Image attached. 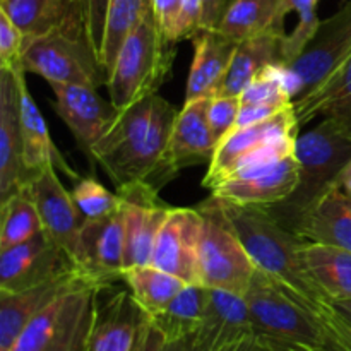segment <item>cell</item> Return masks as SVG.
I'll list each match as a JSON object with an SVG mask.
<instances>
[{
	"label": "cell",
	"mask_w": 351,
	"mask_h": 351,
	"mask_svg": "<svg viewBox=\"0 0 351 351\" xmlns=\"http://www.w3.org/2000/svg\"><path fill=\"white\" fill-rule=\"evenodd\" d=\"M336 184H338V187L351 199V160L345 165V168L339 171L338 178H336Z\"/></svg>",
	"instance_id": "obj_47"
},
{
	"label": "cell",
	"mask_w": 351,
	"mask_h": 351,
	"mask_svg": "<svg viewBox=\"0 0 351 351\" xmlns=\"http://www.w3.org/2000/svg\"><path fill=\"white\" fill-rule=\"evenodd\" d=\"M226 216L239 233L257 269L273 278L298 304L328 298L305 266L304 240L281 225L267 209L221 201Z\"/></svg>",
	"instance_id": "obj_1"
},
{
	"label": "cell",
	"mask_w": 351,
	"mask_h": 351,
	"mask_svg": "<svg viewBox=\"0 0 351 351\" xmlns=\"http://www.w3.org/2000/svg\"><path fill=\"white\" fill-rule=\"evenodd\" d=\"M125 219V254L123 271L153 263L158 235L171 206L160 201L158 192L146 184L120 189Z\"/></svg>",
	"instance_id": "obj_16"
},
{
	"label": "cell",
	"mask_w": 351,
	"mask_h": 351,
	"mask_svg": "<svg viewBox=\"0 0 351 351\" xmlns=\"http://www.w3.org/2000/svg\"><path fill=\"white\" fill-rule=\"evenodd\" d=\"M86 283L96 285L82 271L75 269L26 290L0 291V350L12 348L31 319L40 314L55 298Z\"/></svg>",
	"instance_id": "obj_20"
},
{
	"label": "cell",
	"mask_w": 351,
	"mask_h": 351,
	"mask_svg": "<svg viewBox=\"0 0 351 351\" xmlns=\"http://www.w3.org/2000/svg\"><path fill=\"white\" fill-rule=\"evenodd\" d=\"M19 89H21V134H23V161L29 178L40 173L48 163H53L55 168L67 177L77 180L79 175L72 170L71 165L64 160L60 151L51 141L47 122L38 108L36 101L31 96L26 82V72L19 71Z\"/></svg>",
	"instance_id": "obj_25"
},
{
	"label": "cell",
	"mask_w": 351,
	"mask_h": 351,
	"mask_svg": "<svg viewBox=\"0 0 351 351\" xmlns=\"http://www.w3.org/2000/svg\"><path fill=\"white\" fill-rule=\"evenodd\" d=\"M209 288L202 285H185L180 293L165 308L153 315H147V321L161 332L165 341L189 338L197 332L204 317L208 305Z\"/></svg>",
	"instance_id": "obj_31"
},
{
	"label": "cell",
	"mask_w": 351,
	"mask_h": 351,
	"mask_svg": "<svg viewBox=\"0 0 351 351\" xmlns=\"http://www.w3.org/2000/svg\"><path fill=\"white\" fill-rule=\"evenodd\" d=\"M74 182L75 184L72 187V197H74L75 206H77L84 221L106 218L110 215H115L122 208V195L112 194L96 178L79 177Z\"/></svg>",
	"instance_id": "obj_36"
},
{
	"label": "cell",
	"mask_w": 351,
	"mask_h": 351,
	"mask_svg": "<svg viewBox=\"0 0 351 351\" xmlns=\"http://www.w3.org/2000/svg\"><path fill=\"white\" fill-rule=\"evenodd\" d=\"M29 180L23 161L19 71L0 69V201Z\"/></svg>",
	"instance_id": "obj_19"
},
{
	"label": "cell",
	"mask_w": 351,
	"mask_h": 351,
	"mask_svg": "<svg viewBox=\"0 0 351 351\" xmlns=\"http://www.w3.org/2000/svg\"><path fill=\"white\" fill-rule=\"evenodd\" d=\"M177 113L170 101L156 95L153 119L146 134L130 146L98 161V167H101L112 178L117 191L137 184H146L151 187V180L163 160Z\"/></svg>",
	"instance_id": "obj_9"
},
{
	"label": "cell",
	"mask_w": 351,
	"mask_h": 351,
	"mask_svg": "<svg viewBox=\"0 0 351 351\" xmlns=\"http://www.w3.org/2000/svg\"><path fill=\"white\" fill-rule=\"evenodd\" d=\"M351 57V2L322 21L304 53L285 67L293 99L314 88L332 69Z\"/></svg>",
	"instance_id": "obj_11"
},
{
	"label": "cell",
	"mask_w": 351,
	"mask_h": 351,
	"mask_svg": "<svg viewBox=\"0 0 351 351\" xmlns=\"http://www.w3.org/2000/svg\"><path fill=\"white\" fill-rule=\"evenodd\" d=\"M149 9L151 0H110L101 53V67L106 77L125 38L143 21Z\"/></svg>",
	"instance_id": "obj_34"
},
{
	"label": "cell",
	"mask_w": 351,
	"mask_h": 351,
	"mask_svg": "<svg viewBox=\"0 0 351 351\" xmlns=\"http://www.w3.org/2000/svg\"><path fill=\"white\" fill-rule=\"evenodd\" d=\"M295 156L300 167V184L291 197L267 209L283 226L335 184L339 171L351 160V125L324 117L314 129L300 134L295 143Z\"/></svg>",
	"instance_id": "obj_3"
},
{
	"label": "cell",
	"mask_w": 351,
	"mask_h": 351,
	"mask_svg": "<svg viewBox=\"0 0 351 351\" xmlns=\"http://www.w3.org/2000/svg\"><path fill=\"white\" fill-rule=\"evenodd\" d=\"M300 129L293 106L261 122L235 127L218 143L202 185L213 191L235 175L293 153Z\"/></svg>",
	"instance_id": "obj_4"
},
{
	"label": "cell",
	"mask_w": 351,
	"mask_h": 351,
	"mask_svg": "<svg viewBox=\"0 0 351 351\" xmlns=\"http://www.w3.org/2000/svg\"><path fill=\"white\" fill-rule=\"evenodd\" d=\"M163 351H202L195 343L194 336H189V338L175 339V341H165Z\"/></svg>",
	"instance_id": "obj_46"
},
{
	"label": "cell",
	"mask_w": 351,
	"mask_h": 351,
	"mask_svg": "<svg viewBox=\"0 0 351 351\" xmlns=\"http://www.w3.org/2000/svg\"><path fill=\"white\" fill-rule=\"evenodd\" d=\"M24 50V36L12 21L0 10V69L21 71V57ZM24 71V69H23Z\"/></svg>",
	"instance_id": "obj_40"
},
{
	"label": "cell",
	"mask_w": 351,
	"mask_h": 351,
	"mask_svg": "<svg viewBox=\"0 0 351 351\" xmlns=\"http://www.w3.org/2000/svg\"><path fill=\"white\" fill-rule=\"evenodd\" d=\"M254 335L249 307L242 295L209 288L208 305L194 335L202 351H219Z\"/></svg>",
	"instance_id": "obj_24"
},
{
	"label": "cell",
	"mask_w": 351,
	"mask_h": 351,
	"mask_svg": "<svg viewBox=\"0 0 351 351\" xmlns=\"http://www.w3.org/2000/svg\"><path fill=\"white\" fill-rule=\"evenodd\" d=\"M101 290L86 283L62 293L31 319L9 351H86Z\"/></svg>",
	"instance_id": "obj_5"
},
{
	"label": "cell",
	"mask_w": 351,
	"mask_h": 351,
	"mask_svg": "<svg viewBox=\"0 0 351 351\" xmlns=\"http://www.w3.org/2000/svg\"><path fill=\"white\" fill-rule=\"evenodd\" d=\"M332 307L346 319V321L351 322V300H339V302H332Z\"/></svg>",
	"instance_id": "obj_48"
},
{
	"label": "cell",
	"mask_w": 351,
	"mask_h": 351,
	"mask_svg": "<svg viewBox=\"0 0 351 351\" xmlns=\"http://www.w3.org/2000/svg\"><path fill=\"white\" fill-rule=\"evenodd\" d=\"M240 110H242V101L240 96H225L218 95L211 98L208 110L209 127L213 130V136L216 141H221L235 129L237 120H239Z\"/></svg>",
	"instance_id": "obj_39"
},
{
	"label": "cell",
	"mask_w": 351,
	"mask_h": 351,
	"mask_svg": "<svg viewBox=\"0 0 351 351\" xmlns=\"http://www.w3.org/2000/svg\"><path fill=\"white\" fill-rule=\"evenodd\" d=\"M122 281H125L134 300L143 308L146 317L167 307L187 285L180 278L161 271L153 264L125 269Z\"/></svg>",
	"instance_id": "obj_32"
},
{
	"label": "cell",
	"mask_w": 351,
	"mask_h": 351,
	"mask_svg": "<svg viewBox=\"0 0 351 351\" xmlns=\"http://www.w3.org/2000/svg\"><path fill=\"white\" fill-rule=\"evenodd\" d=\"M75 269L72 257L41 230L26 242L0 250V291L26 290Z\"/></svg>",
	"instance_id": "obj_12"
},
{
	"label": "cell",
	"mask_w": 351,
	"mask_h": 351,
	"mask_svg": "<svg viewBox=\"0 0 351 351\" xmlns=\"http://www.w3.org/2000/svg\"><path fill=\"white\" fill-rule=\"evenodd\" d=\"M194 58L185 88V101L215 98L228 74L237 45L216 29H201L192 38Z\"/></svg>",
	"instance_id": "obj_23"
},
{
	"label": "cell",
	"mask_w": 351,
	"mask_h": 351,
	"mask_svg": "<svg viewBox=\"0 0 351 351\" xmlns=\"http://www.w3.org/2000/svg\"><path fill=\"white\" fill-rule=\"evenodd\" d=\"M300 184V167L293 153L235 175L211 191L223 202L271 209L293 195Z\"/></svg>",
	"instance_id": "obj_13"
},
{
	"label": "cell",
	"mask_w": 351,
	"mask_h": 351,
	"mask_svg": "<svg viewBox=\"0 0 351 351\" xmlns=\"http://www.w3.org/2000/svg\"><path fill=\"white\" fill-rule=\"evenodd\" d=\"M184 0H151L154 19L163 31L165 36L173 43L177 41V24L180 17V9Z\"/></svg>",
	"instance_id": "obj_41"
},
{
	"label": "cell",
	"mask_w": 351,
	"mask_h": 351,
	"mask_svg": "<svg viewBox=\"0 0 351 351\" xmlns=\"http://www.w3.org/2000/svg\"><path fill=\"white\" fill-rule=\"evenodd\" d=\"M219 351H269V350H267L264 339L261 338L259 335L254 332V335L245 336V338L240 339V341L232 343V345Z\"/></svg>",
	"instance_id": "obj_45"
},
{
	"label": "cell",
	"mask_w": 351,
	"mask_h": 351,
	"mask_svg": "<svg viewBox=\"0 0 351 351\" xmlns=\"http://www.w3.org/2000/svg\"><path fill=\"white\" fill-rule=\"evenodd\" d=\"M209 103L211 98L185 101L177 113L163 160L151 180V187L156 192L185 168L211 163L218 141L209 127Z\"/></svg>",
	"instance_id": "obj_10"
},
{
	"label": "cell",
	"mask_w": 351,
	"mask_h": 351,
	"mask_svg": "<svg viewBox=\"0 0 351 351\" xmlns=\"http://www.w3.org/2000/svg\"><path fill=\"white\" fill-rule=\"evenodd\" d=\"M230 2L232 0H202L201 29H218Z\"/></svg>",
	"instance_id": "obj_42"
},
{
	"label": "cell",
	"mask_w": 351,
	"mask_h": 351,
	"mask_svg": "<svg viewBox=\"0 0 351 351\" xmlns=\"http://www.w3.org/2000/svg\"><path fill=\"white\" fill-rule=\"evenodd\" d=\"M266 343L267 350L269 351H328L322 346H314V345H305V343H290V341H280V339H271L261 336Z\"/></svg>",
	"instance_id": "obj_44"
},
{
	"label": "cell",
	"mask_w": 351,
	"mask_h": 351,
	"mask_svg": "<svg viewBox=\"0 0 351 351\" xmlns=\"http://www.w3.org/2000/svg\"><path fill=\"white\" fill-rule=\"evenodd\" d=\"M53 110L69 127L79 149L91 160L93 147L108 130L119 112L99 96L98 88L86 84H50Z\"/></svg>",
	"instance_id": "obj_17"
},
{
	"label": "cell",
	"mask_w": 351,
	"mask_h": 351,
	"mask_svg": "<svg viewBox=\"0 0 351 351\" xmlns=\"http://www.w3.org/2000/svg\"><path fill=\"white\" fill-rule=\"evenodd\" d=\"M57 171L53 163H48L27 185L40 213L43 232L74 261L84 219L75 206L72 192L64 187Z\"/></svg>",
	"instance_id": "obj_18"
},
{
	"label": "cell",
	"mask_w": 351,
	"mask_h": 351,
	"mask_svg": "<svg viewBox=\"0 0 351 351\" xmlns=\"http://www.w3.org/2000/svg\"><path fill=\"white\" fill-rule=\"evenodd\" d=\"M319 0H281V17L287 19L290 12L298 14L297 26L281 40L283 67H290L314 40L322 21L319 19Z\"/></svg>",
	"instance_id": "obj_35"
},
{
	"label": "cell",
	"mask_w": 351,
	"mask_h": 351,
	"mask_svg": "<svg viewBox=\"0 0 351 351\" xmlns=\"http://www.w3.org/2000/svg\"><path fill=\"white\" fill-rule=\"evenodd\" d=\"M108 3L110 0H77V5H79V10H81V17H82V27H84L86 41H88L93 53L96 55V58H98L99 65H101V53H103V41H105Z\"/></svg>",
	"instance_id": "obj_38"
},
{
	"label": "cell",
	"mask_w": 351,
	"mask_h": 351,
	"mask_svg": "<svg viewBox=\"0 0 351 351\" xmlns=\"http://www.w3.org/2000/svg\"><path fill=\"white\" fill-rule=\"evenodd\" d=\"M287 228L307 243L351 250V202L348 195L335 182L312 204L298 213Z\"/></svg>",
	"instance_id": "obj_21"
},
{
	"label": "cell",
	"mask_w": 351,
	"mask_h": 351,
	"mask_svg": "<svg viewBox=\"0 0 351 351\" xmlns=\"http://www.w3.org/2000/svg\"><path fill=\"white\" fill-rule=\"evenodd\" d=\"M0 250L23 243L43 230L29 185H23L5 201H0Z\"/></svg>",
	"instance_id": "obj_33"
},
{
	"label": "cell",
	"mask_w": 351,
	"mask_h": 351,
	"mask_svg": "<svg viewBox=\"0 0 351 351\" xmlns=\"http://www.w3.org/2000/svg\"><path fill=\"white\" fill-rule=\"evenodd\" d=\"M24 72L41 75L48 84H106L98 58L89 48L82 26H69L24 43Z\"/></svg>",
	"instance_id": "obj_7"
},
{
	"label": "cell",
	"mask_w": 351,
	"mask_h": 351,
	"mask_svg": "<svg viewBox=\"0 0 351 351\" xmlns=\"http://www.w3.org/2000/svg\"><path fill=\"white\" fill-rule=\"evenodd\" d=\"M197 208L202 215L199 247L202 287L245 297L257 271L256 263L233 228L219 199L211 195Z\"/></svg>",
	"instance_id": "obj_6"
},
{
	"label": "cell",
	"mask_w": 351,
	"mask_h": 351,
	"mask_svg": "<svg viewBox=\"0 0 351 351\" xmlns=\"http://www.w3.org/2000/svg\"><path fill=\"white\" fill-rule=\"evenodd\" d=\"M281 40L283 38L276 34H263L237 45L219 95L240 96L264 69L269 65H283Z\"/></svg>",
	"instance_id": "obj_29"
},
{
	"label": "cell",
	"mask_w": 351,
	"mask_h": 351,
	"mask_svg": "<svg viewBox=\"0 0 351 351\" xmlns=\"http://www.w3.org/2000/svg\"><path fill=\"white\" fill-rule=\"evenodd\" d=\"M0 10L23 33L24 43L69 26H82L77 0H0Z\"/></svg>",
	"instance_id": "obj_27"
},
{
	"label": "cell",
	"mask_w": 351,
	"mask_h": 351,
	"mask_svg": "<svg viewBox=\"0 0 351 351\" xmlns=\"http://www.w3.org/2000/svg\"><path fill=\"white\" fill-rule=\"evenodd\" d=\"M302 305V304H300ZM307 308L315 321L321 324L326 336L324 350L328 351H351V322L346 321L335 307L329 298L302 305Z\"/></svg>",
	"instance_id": "obj_37"
},
{
	"label": "cell",
	"mask_w": 351,
	"mask_h": 351,
	"mask_svg": "<svg viewBox=\"0 0 351 351\" xmlns=\"http://www.w3.org/2000/svg\"><path fill=\"white\" fill-rule=\"evenodd\" d=\"M216 31L235 43L263 34L285 38L287 29L281 17V0H232Z\"/></svg>",
	"instance_id": "obj_28"
},
{
	"label": "cell",
	"mask_w": 351,
	"mask_h": 351,
	"mask_svg": "<svg viewBox=\"0 0 351 351\" xmlns=\"http://www.w3.org/2000/svg\"><path fill=\"white\" fill-rule=\"evenodd\" d=\"M163 345L165 338L146 317V321L141 326L139 332H137L136 345H134L132 351H163Z\"/></svg>",
	"instance_id": "obj_43"
},
{
	"label": "cell",
	"mask_w": 351,
	"mask_h": 351,
	"mask_svg": "<svg viewBox=\"0 0 351 351\" xmlns=\"http://www.w3.org/2000/svg\"><path fill=\"white\" fill-rule=\"evenodd\" d=\"M348 199H350V197H348ZM350 202H351V199H350Z\"/></svg>",
	"instance_id": "obj_50"
},
{
	"label": "cell",
	"mask_w": 351,
	"mask_h": 351,
	"mask_svg": "<svg viewBox=\"0 0 351 351\" xmlns=\"http://www.w3.org/2000/svg\"><path fill=\"white\" fill-rule=\"evenodd\" d=\"M302 256L311 276L329 300H351V250L305 242Z\"/></svg>",
	"instance_id": "obj_30"
},
{
	"label": "cell",
	"mask_w": 351,
	"mask_h": 351,
	"mask_svg": "<svg viewBox=\"0 0 351 351\" xmlns=\"http://www.w3.org/2000/svg\"><path fill=\"white\" fill-rule=\"evenodd\" d=\"M0 351H9V350H0Z\"/></svg>",
	"instance_id": "obj_49"
},
{
	"label": "cell",
	"mask_w": 351,
	"mask_h": 351,
	"mask_svg": "<svg viewBox=\"0 0 351 351\" xmlns=\"http://www.w3.org/2000/svg\"><path fill=\"white\" fill-rule=\"evenodd\" d=\"M146 314L130 290H119L96 305L86 351H132Z\"/></svg>",
	"instance_id": "obj_22"
},
{
	"label": "cell",
	"mask_w": 351,
	"mask_h": 351,
	"mask_svg": "<svg viewBox=\"0 0 351 351\" xmlns=\"http://www.w3.org/2000/svg\"><path fill=\"white\" fill-rule=\"evenodd\" d=\"M125 219L120 211L106 218L82 223L74 263L82 273L101 288H110L123 276Z\"/></svg>",
	"instance_id": "obj_14"
},
{
	"label": "cell",
	"mask_w": 351,
	"mask_h": 351,
	"mask_svg": "<svg viewBox=\"0 0 351 351\" xmlns=\"http://www.w3.org/2000/svg\"><path fill=\"white\" fill-rule=\"evenodd\" d=\"M243 298L256 335L324 348V331L314 315L261 269L254 274Z\"/></svg>",
	"instance_id": "obj_8"
},
{
	"label": "cell",
	"mask_w": 351,
	"mask_h": 351,
	"mask_svg": "<svg viewBox=\"0 0 351 351\" xmlns=\"http://www.w3.org/2000/svg\"><path fill=\"white\" fill-rule=\"evenodd\" d=\"M293 110L300 127L317 117H332L351 125V57L314 88L295 98Z\"/></svg>",
	"instance_id": "obj_26"
},
{
	"label": "cell",
	"mask_w": 351,
	"mask_h": 351,
	"mask_svg": "<svg viewBox=\"0 0 351 351\" xmlns=\"http://www.w3.org/2000/svg\"><path fill=\"white\" fill-rule=\"evenodd\" d=\"M201 233L202 215L199 208H171L158 235L151 264L187 285H202L199 264Z\"/></svg>",
	"instance_id": "obj_15"
},
{
	"label": "cell",
	"mask_w": 351,
	"mask_h": 351,
	"mask_svg": "<svg viewBox=\"0 0 351 351\" xmlns=\"http://www.w3.org/2000/svg\"><path fill=\"white\" fill-rule=\"evenodd\" d=\"M175 48L177 43L165 36L151 7L125 38L106 77L110 103L117 112L158 95L171 74Z\"/></svg>",
	"instance_id": "obj_2"
}]
</instances>
